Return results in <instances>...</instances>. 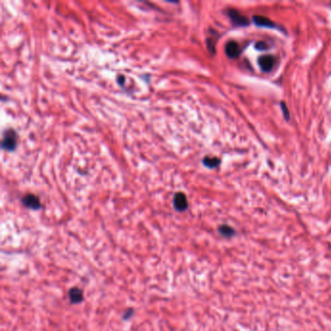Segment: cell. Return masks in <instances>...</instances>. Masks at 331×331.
<instances>
[{"instance_id":"277c9868","label":"cell","mask_w":331,"mask_h":331,"mask_svg":"<svg viewBox=\"0 0 331 331\" xmlns=\"http://www.w3.org/2000/svg\"><path fill=\"white\" fill-rule=\"evenodd\" d=\"M276 58L271 55H265L258 58V65L263 72L271 71L275 67Z\"/></svg>"},{"instance_id":"8992f818","label":"cell","mask_w":331,"mask_h":331,"mask_svg":"<svg viewBox=\"0 0 331 331\" xmlns=\"http://www.w3.org/2000/svg\"><path fill=\"white\" fill-rule=\"evenodd\" d=\"M242 49L239 46V44L235 41H229L226 45V54L229 58H237L241 55Z\"/></svg>"},{"instance_id":"4fadbf2b","label":"cell","mask_w":331,"mask_h":331,"mask_svg":"<svg viewBox=\"0 0 331 331\" xmlns=\"http://www.w3.org/2000/svg\"><path fill=\"white\" fill-rule=\"evenodd\" d=\"M281 108H282V112L284 114V119H285L286 121H289V120H290V112H289V110H288L286 105H285V103L283 102V101L281 102Z\"/></svg>"},{"instance_id":"3957f363","label":"cell","mask_w":331,"mask_h":331,"mask_svg":"<svg viewBox=\"0 0 331 331\" xmlns=\"http://www.w3.org/2000/svg\"><path fill=\"white\" fill-rule=\"evenodd\" d=\"M253 23L255 24V26L258 27V28H265V29H280L277 24L272 21L271 19L266 18L264 16H259V15H256L253 17Z\"/></svg>"},{"instance_id":"ba28073f","label":"cell","mask_w":331,"mask_h":331,"mask_svg":"<svg viewBox=\"0 0 331 331\" xmlns=\"http://www.w3.org/2000/svg\"><path fill=\"white\" fill-rule=\"evenodd\" d=\"M69 301L71 304H80L84 301V294L79 288H72L69 290Z\"/></svg>"},{"instance_id":"9a60e30c","label":"cell","mask_w":331,"mask_h":331,"mask_svg":"<svg viewBox=\"0 0 331 331\" xmlns=\"http://www.w3.org/2000/svg\"><path fill=\"white\" fill-rule=\"evenodd\" d=\"M124 81H125V80H124V77H123V76H120V77H119L118 82H119V84H120V85H123Z\"/></svg>"},{"instance_id":"8fae6325","label":"cell","mask_w":331,"mask_h":331,"mask_svg":"<svg viewBox=\"0 0 331 331\" xmlns=\"http://www.w3.org/2000/svg\"><path fill=\"white\" fill-rule=\"evenodd\" d=\"M215 38L210 37L207 39V46H208L209 51L212 54H215V45H216V41H214Z\"/></svg>"},{"instance_id":"9c48e42d","label":"cell","mask_w":331,"mask_h":331,"mask_svg":"<svg viewBox=\"0 0 331 331\" xmlns=\"http://www.w3.org/2000/svg\"><path fill=\"white\" fill-rule=\"evenodd\" d=\"M202 162L206 167L213 169V168L218 167V165L220 164V160L218 158H214V157H206L203 159Z\"/></svg>"},{"instance_id":"7c38bea8","label":"cell","mask_w":331,"mask_h":331,"mask_svg":"<svg viewBox=\"0 0 331 331\" xmlns=\"http://www.w3.org/2000/svg\"><path fill=\"white\" fill-rule=\"evenodd\" d=\"M133 314H134V309L133 308L126 309L125 312L123 313V320L128 321L130 318H133Z\"/></svg>"},{"instance_id":"7a4b0ae2","label":"cell","mask_w":331,"mask_h":331,"mask_svg":"<svg viewBox=\"0 0 331 331\" xmlns=\"http://www.w3.org/2000/svg\"><path fill=\"white\" fill-rule=\"evenodd\" d=\"M17 133L13 129L6 130L2 140V148L7 151H13L17 146Z\"/></svg>"},{"instance_id":"52a82bcc","label":"cell","mask_w":331,"mask_h":331,"mask_svg":"<svg viewBox=\"0 0 331 331\" xmlns=\"http://www.w3.org/2000/svg\"><path fill=\"white\" fill-rule=\"evenodd\" d=\"M21 201H23V204L28 208L32 209V210H38L41 208L40 200L34 194H27L26 196H24V198L21 199Z\"/></svg>"},{"instance_id":"5b68a950","label":"cell","mask_w":331,"mask_h":331,"mask_svg":"<svg viewBox=\"0 0 331 331\" xmlns=\"http://www.w3.org/2000/svg\"><path fill=\"white\" fill-rule=\"evenodd\" d=\"M173 204H174V208L179 212H184L189 207L188 199L183 192H177L175 194L173 199Z\"/></svg>"},{"instance_id":"30bf717a","label":"cell","mask_w":331,"mask_h":331,"mask_svg":"<svg viewBox=\"0 0 331 331\" xmlns=\"http://www.w3.org/2000/svg\"><path fill=\"white\" fill-rule=\"evenodd\" d=\"M218 231L223 236L230 237L234 234V230L228 226H222L218 227Z\"/></svg>"},{"instance_id":"5bb4252c","label":"cell","mask_w":331,"mask_h":331,"mask_svg":"<svg viewBox=\"0 0 331 331\" xmlns=\"http://www.w3.org/2000/svg\"><path fill=\"white\" fill-rule=\"evenodd\" d=\"M256 50H259V51H264V50L268 49V45L263 41H259V42L256 43Z\"/></svg>"},{"instance_id":"6da1fadb","label":"cell","mask_w":331,"mask_h":331,"mask_svg":"<svg viewBox=\"0 0 331 331\" xmlns=\"http://www.w3.org/2000/svg\"><path fill=\"white\" fill-rule=\"evenodd\" d=\"M227 16L231 20L232 25L235 27H249L250 26V19L247 18L246 16L242 15L239 11L235 9L227 10Z\"/></svg>"}]
</instances>
